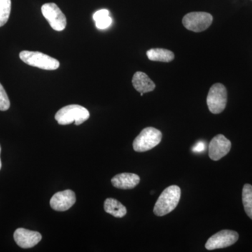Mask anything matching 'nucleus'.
Wrapping results in <instances>:
<instances>
[{"label":"nucleus","mask_w":252,"mask_h":252,"mask_svg":"<svg viewBox=\"0 0 252 252\" xmlns=\"http://www.w3.org/2000/svg\"><path fill=\"white\" fill-rule=\"evenodd\" d=\"M181 198V189L178 186L167 187L160 194L154 208L156 216L162 217L170 213L177 207Z\"/></svg>","instance_id":"nucleus-1"},{"label":"nucleus","mask_w":252,"mask_h":252,"mask_svg":"<svg viewBox=\"0 0 252 252\" xmlns=\"http://www.w3.org/2000/svg\"><path fill=\"white\" fill-rule=\"evenodd\" d=\"M90 118V113L85 107L79 104L65 106L58 111L55 119L60 125L65 126L74 123L79 126Z\"/></svg>","instance_id":"nucleus-2"},{"label":"nucleus","mask_w":252,"mask_h":252,"mask_svg":"<svg viewBox=\"0 0 252 252\" xmlns=\"http://www.w3.org/2000/svg\"><path fill=\"white\" fill-rule=\"evenodd\" d=\"M19 56L28 65L45 70H56L60 66L58 60L38 51H23Z\"/></svg>","instance_id":"nucleus-3"},{"label":"nucleus","mask_w":252,"mask_h":252,"mask_svg":"<svg viewBox=\"0 0 252 252\" xmlns=\"http://www.w3.org/2000/svg\"><path fill=\"white\" fill-rule=\"evenodd\" d=\"M162 132L153 127H146L133 142V149L137 152H144L154 149L161 142Z\"/></svg>","instance_id":"nucleus-4"},{"label":"nucleus","mask_w":252,"mask_h":252,"mask_svg":"<svg viewBox=\"0 0 252 252\" xmlns=\"http://www.w3.org/2000/svg\"><path fill=\"white\" fill-rule=\"evenodd\" d=\"M207 104L212 114H220L224 110L227 104V90L223 84L217 83L212 86L207 94Z\"/></svg>","instance_id":"nucleus-5"},{"label":"nucleus","mask_w":252,"mask_h":252,"mask_svg":"<svg viewBox=\"0 0 252 252\" xmlns=\"http://www.w3.org/2000/svg\"><path fill=\"white\" fill-rule=\"evenodd\" d=\"M213 17L207 12H190L184 16L182 23L187 30L195 32L205 31L211 26Z\"/></svg>","instance_id":"nucleus-6"},{"label":"nucleus","mask_w":252,"mask_h":252,"mask_svg":"<svg viewBox=\"0 0 252 252\" xmlns=\"http://www.w3.org/2000/svg\"><path fill=\"white\" fill-rule=\"evenodd\" d=\"M41 13L54 31H64L67 26V18L55 3H46L43 5Z\"/></svg>","instance_id":"nucleus-7"},{"label":"nucleus","mask_w":252,"mask_h":252,"mask_svg":"<svg viewBox=\"0 0 252 252\" xmlns=\"http://www.w3.org/2000/svg\"><path fill=\"white\" fill-rule=\"evenodd\" d=\"M238 238V233L234 230H220L209 238L205 244V248L207 250H214L228 248L236 243Z\"/></svg>","instance_id":"nucleus-8"},{"label":"nucleus","mask_w":252,"mask_h":252,"mask_svg":"<svg viewBox=\"0 0 252 252\" xmlns=\"http://www.w3.org/2000/svg\"><path fill=\"white\" fill-rule=\"evenodd\" d=\"M208 149L209 157L217 161L229 153L231 142L224 135H217L209 144Z\"/></svg>","instance_id":"nucleus-9"},{"label":"nucleus","mask_w":252,"mask_h":252,"mask_svg":"<svg viewBox=\"0 0 252 252\" xmlns=\"http://www.w3.org/2000/svg\"><path fill=\"white\" fill-rule=\"evenodd\" d=\"M76 203L75 193L65 190L55 193L50 200V205L56 211L64 212L70 209Z\"/></svg>","instance_id":"nucleus-10"},{"label":"nucleus","mask_w":252,"mask_h":252,"mask_svg":"<svg viewBox=\"0 0 252 252\" xmlns=\"http://www.w3.org/2000/svg\"><path fill=\"white\" fill-rule=\"evenodd\" d=\"M14 238L18 246L23 249H29L37 245L42 237L39 232L21 228L14 232Z\"/></svg>","instance_id":"nucleus-11"},{"label":"nucleus","mask_w":252,"mask_h":252,"mask_svg":"<svg viewBox=\"0 0 252 252\" xmlns=\"http://www.w3.org/2000/svg\"><path fill=\"white\" fill-rule=\"evenodd\" d=\"M140 177L134 173H121L114 176L112 184L114 187L120 189H132L139 185Z\"/></svg>","instance_id":"nucleus-12"},{"label":"nucleus","mask_w":252,"mask_h":252,"mask_svg":"<svg viewBox=\"0 0 252 252\" xmlns=\"http://www.w3.org/2000/svg\"><path fill=\"white\" fill-rule=\"evenodd\" d=\"M132 82L135 90L140 94L152 92L156 88L154 81L148 77L147 74L142 72L135 73L132 77Z\"/></svg>","instance_id":"nucleus-13"},{"label":"nucleus","mask_w":252,"mask_h":252,"mask_svg":"<svg viewBox=\"0 0 252 252\" xmlns=\"http://www.w3.org/2000/svg\"><path fill=\"white\" fill-rule=\"evenodd\" d=\"M104 211L113 217L122 218L127 214L126 207L114 198L106 199L104 204Z\"/></svg>","instance_id":"nucleus-14"},{"label":"nucleus","mask_w":252,"mask_h":252,"mask_svg":"<svg viewBox=\"0 0 252 252\" xmlns=\"http://www.w3.org/2000/svg\"><path fill=\"white\" fill-rule=\"evenodd\" d=\"M147 56L150 61L157 62L169 63L175 59V54L170 50L152 49L147 51Z\"/></svg>","instance_id":"nucleus-15"},{"label":"nucleus","mask_w":252,"mask_h":252,"mask_svg":"<svg viewBox=\"0 0 252 252\" xmlns=\"http://www.w3.org/2000/svg\"><path fill=\"white\" fill-rule=\"evenodd\" d=\"M94 20L95 22L96 28L99 30L107 29L112 23V18L109 16L107 9H101L96 11L94 15Z\"/></svg>","instance_id":"nucleus-16"},{"label":"nucleus","mask_w":252,"mask_h":252,"mask_svg":"<svg viewBox=\"0 0 252 252\" xmlns=\"http://www.w3.org/2000/svg\"><path fill=\"white\" fill-rule=\"evenodd\" d=\"M243 203L245 211L252 220V186L246 184L243 189Z\"/></svg>","instance_id":"nucleus-17"},{"label":"nucleus","mask_w":252,"mask_h":252,"mask_svg":"<svg viewBox=\"0 0 252 252\" xmlns=\"http://www.w3.org/2000/svg\"><path fill=\"white\" fill-rule=\"evenodd\" d=\"M11 10V0H0V27H2L7 23Z\"/></svg>","instance_id":"nucleus-18"},{"label":"nucleus","mask_w":252,"mask_h":252,"mask_svg":"<svg viewBox=\"0 0 252 252\" xmlns=\"http://www.w3.org/2000/svg\"><path fill=\"white\" fill-rule=\"evenodd\" d=\"M10 101L4 87L0 84V111H6L9 109Z\"/></svg>","instance_id":"nucleus-19"},{"label":"nucleus","mask_w":252,"mask_h":252,"mask_svg":"<svg viewBox=\"0 0 252 252\" xmlns=\"http://www.w3.org/2000/svg\"><path fill=\"white\" fill-rule=\"evenodd\" d=\"M0 154H1V146H0ZM1 159H0V170H1Z\"/></svg>","instance_id":"nucleus-20"}]
</instances>
